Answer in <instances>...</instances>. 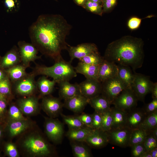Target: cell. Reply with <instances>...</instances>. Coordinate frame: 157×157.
I'll return each instance as SVG.
<instances>
[{
    "mask_svg": "<svg viewBox=\"0 0 157 157\" xmlns=\"http://www.w3.org/2000/svg\"><path fill=\"white\" fill-rule=\"evenodd\" d=\"M72 27L60 15H42L30 27L29 35L38 51L55 62L63 59L61 53L69 45L65 40Z\"/></svg>",
    "mask_w": 157,
    "mask_h": 157,
    "instance_id": "obj_1",
    "label": "cell"
},
{
    "mask_svg": "<svg viewBox=\"0 0 157 157\" xmlns=\"http://www.w3.org/2000/svg\"><path fill=\"white\" fill-rule=\"evenodd\" d=\"M143 45L141 39L125 36L109 44L103 57L108 61L128 66L134 72L142 66Z\"/></svg>",
    "mask_w": 157,
    "mask_h": 157,
    "instance_id": "obj_2",
    "label": "cell"
},
{
    "mask_svg": "<svg viewBox=\"0 0 157 157\" xmlns=\"http://www.w3.org/2000/svg\"><path fill=\"white\" fill-rule=\"evenodd\" d=\"M20 146L27 155L31 157H49L56 154L53 146L38 133L25 135L21 139Z\"/></svg>",
    "mask_w": 157,
    "mask_h": 157,
    "instance_id": "obj_3",
    "label": "cell"
},
{
    "mask_svg": "<svg viewBox=\"0 0 157 157\" xmlns=\"http://www.w3.org/2000/svg\"><path fill=\"white\" fill-rule=\"evenodd\" d=\"M32 73L35 76L41 75L51 77L58 83L62 81H69L77 76L71 62L63 58L50 67L37 65Z\"/></svg>",
    "mask_w": 157,
    "mask_h": 157,
    "instance_id": "obj_4",
    "label": "cell"
},
{
    "mask_svg": "<svg viewBox=\"0 0 157 157\" xmlns=\"http://www.w3.org/2000/svg\"><path fill=\"white\" fill-rule=\"evenodd\" d=\"M101 94L112 104L121 92L128 88L117 76L107 79L101 83Z\"/></svg>",
    "mask_w": 157,
    "mask_h": 157,
    "instance_id": "obj_5",
    "label": "cell"
},
{
    "mask_svg": "<svg viewBox=\"0 0 157 157\" xmlns=\"http://www.w3.org/2000/svg\"><path fill=\"white\" fill-rule=\"evenodd\" d=\"M153 82L150 76L134 72V78L131 89L136 95L138 100L144 102L146 95L151 93Z\"/></svg>",
    "mask_w": 157,
    "mask_h": 157,
    "instance_id": "obj_6",
    "label": "cell"
},
{
    "mask_svg": "<svg viewBox=\"0 0 157 157\" xmlns=\"http://www.w3.org/2000/svg\"><path fill=\"white\" fill-rule=\"evenodd\" d=\"M138 99L131 88H126L123 90L113 101L114 107L128 112L136 108Z\"/></svg>",
    "mask_w": 157,
    "mask_h": 157,
    "instance_id": "obj_7",
    "label": "cell"
},
{
    "mask_svg": "<svg viewBox=\"0 0 157 157\" xmlns=\"http://www.w3.org/2000/svg\"><path fill=\"white\" fill-rule=\"evenodd\" d=\"M45 133L53 142L59 144L61 142L64 133L63 124L57 119L45 117L44 124Z\"/></svg>",
    "mask_w": 157,
    "mask_h": 157,
    "instance_id": "obj_8",
    "label": "cell"
},
{
    "mask_svg": "<svg viewBox=\"0 0 157 157\" xmlns=\"http://www.w3.org/2000/svg\"><path fill=\"white\" fill-rule=\"evenodd\" d=\"M131 131L125 126L107 131L109 143L122 148L129 147Z\"/></svg>",
    "mask_w": 157,
    "mask_h": 157,
    "instance_id": "obj_9",
    "label": "cell"
},
{
    "mask_svg": "<svg viewBox=\"0 0 157 157\" xmlns=\"http://www.w3.org/2000/svg\"><path fill=\"white\" fill-rule=\"evenodd\" d=\"M18 45L22 64L26 68L29 67L31 62L41 58L38 56V49L32 43L20 41L18 42Z\"/></svg>",
    "mask_w": 157,
    "mask_h": 157,
    "instance_id": "obj_10",
    "label": "cell"
},
{
    "mask_svg": "<svg viewBox=\"0 0 157 157\" xmlns=\"http://www.w3.org/2000/svg\"><path fill=\"white\" fill-rule=\"evenodd\" d=\"M35 76L31 72L15 83V88L16 92L23 96L32 95L38 89L35 80Z\"/></svg>",
    "mask_w": 157,
    "mask_h": 157,
    "instance_id": "obj_11",
    "label": "cell"
},
{
    "mask_svg": "<svg viewBox=\"0 0 157 157\" xmlns=\"http://www.w3.org/2000/svg\"><path fill=\"white\" fill-rule=\"evenodd\" d=\"M61 99L51 96H46L42 99L41 107L50 117L55 118L62 113L63 103Z\"/></svg>",
    "mask_w": 157,
    "mask_h": 157,
    "instance_id": "obj_12",
    "label": "cell"
},
{
    "mask_svg": "<svg viewBox=\"0 0 157 157\" xmlns=\"http://www.w3.org/2000/svg\"><path fill=\"white\" fill-rule=\"evenodd\" d=\"M79 85L81 94L88 99L101 94V83L97 79H86Z\"/></svg>",
    "mask_w": 157,
    "mask_h": 157,
    "instance_id": "obj_13",
    "label": "cell"
},
{
    "mask_svg": "<svg viewBox=\"0 0 157 157\" xmlns=\"http://www.w3.org/2000/svg\"><path fill=\"white\" fill-rule=\"evenodd\" d=\"M67 50L70 58L71 62L75 58L79 60L90 53L98 51L95 44L90 43L81 44L76 46L69 45Z\"/></svg>",
    "mask_w": 157,
    "mask_h": 157,
    "instance_id": "obj_14",
    "label": "cell"
},
{
    "mask_svg": "<svg viewBox=\"0 0 157 157\" xmlns=\"http://www.w3.org/2000/svg\"><path fill=\"white\" fill-rule=\"evenodd\" d=\"M90 147L94 149H101L109 143L106 132L101 129L94 130L83 142Z\"/></svg>",
    "mask_w": 157,
    "mask_h": 157,
    "instance_id": "obj_15",
    "label": "cell"
},
{
    "mask_svg": "<svg viewBox=\"0 0 157 157\" xmlns=\"http://www.w3.org/2000/svg\"><path fill=\"white\" fill-rule=\"evenodd\" d=\"M17 106L23 114L26 115H33L39 110L38 99L32 95L19 99Z\"/></svg>",
    "mask_w": 157,
    "mask_h": 157,
    "instance_id": "obj_16",
    "label": "cell"
},
{
    "mask_svg": "<svg viewBox=\"0 0 157 157\" xmlns=\"http://www.w3.org/2000/svg\"><path fill=\"white\" fill-rule=\"evenodd\" d=\"M88 99L81 94L64 100L63 107L76 113L82 112L88 104Z\"/></svg>",
    "mask_w": 157,
    "mask_h": 157,
    "instance_id": "obj_17",
    "label": "cell"
},
{
    "mask_svg": "<svg viewBox=\"0 0 157 157\" xmlns=\"http://www.w3.org/2000/svg\"><path fill=\"white\" fill-rule=\"evenodd\" d=\"M118 68L117 64L104 60L99 66L97 79L100 82L117 75Z\"/></svg>",
    "mask_w": 157,
    "mask_h": 157,
    "instance_id": "obj_18",
    "label": "cell"
},
{
    "mask_svg": "<svg viewBox=\"0 0 157 157\" xmlns=\"http://www.w3.org/2000/svg\"><path fill=\"white\" fill-rule=\"evenodd\" d=\"M147 115L142 108H135L127 112L126 126L131 130L138 128Z\"/></svg>",
    "mask_w": 157,
    "mask_h": 157,
    "instance_id": "obj_19",
    "label": "cell"
},
{
    "mask_svg": "<svg viewBox=\"0 0 157 157\" xmlns=\"http://www.w3.org/2000/svg\"><path fill=\"white\" fill-rule=\"evenodd\" d=\"M59 95L60 99L64 100L81 94L79 84L71 83L69 81H62L58 83Z\"/></svg>",
    "mask_w": 157,
    "mask_h": 157,
    "instance_id": "obj_20",
    "label": "cell"
},
{
    "mask_svg": "<svg viewBox=\"0 0 157 157\" xmlns=\"http://www.w3.org/2000/svg\"><path fill=\"white\" fill-rule=\"evenodd\" d=\"M31 126V123L27 119L10 120L8 126L9 135L13 138L18 136L28 129Z\"/></svg>",
    "mask_w": 157,
    "mask_h": 157,
    "instance_id": "obj_21",
    "label": "cell"
},
{
    "mask_svg": "<svg viewBox=\"0 0 157 157\" xmlns=\"http://www.w3.org/2000/svg\"><path fill=\"white\" fill-rule=\"evenodd\" d=\"M19 53L16 46H14L2 58L1 66L2 68H9L21 62Z\"/></svg>",
    "mask_w": 157,
    "mask_h": 157,
    "instance_id": "obj_22",
    "label": "cell"
},
{
    "mask_svg": "<svg viewBox=\"0 0 157 157\" xmlns=\"http://www.w3.org/2000/svg\"><path fill=\"white\" fill-rule=\"evenodd\" d=\"M99 66L86 64L80 61L74 67L76 73L83 74L86 79H97Z\"/></svg>",
    "mask_w": 157,
    "mask_h": 157,
    "instance_id": "obj_23",
    "label": "cell"
},
{
    "mask_svg": "<svg viewBox=\"0 0 157 157\" xmlns=\"http://www.w3.org/2000/svg\"><path fill=\"white\" fill-rule=\"evenodd\" d=\"M118 68L117 76L128 88H131L134 78V72L129 66L117 64Z\"/></svg>",
    "mask_w": 157,
    "mask_h": 157,
    "instance_id": "obj_24",
    "label": "cell"
},
{
    "mask_svg": "<svg viewBox=\"0 0 157 157\" xmlns=\"http://www.w3.org/2000/svg\"><path fill=\"white\" fill-rule=\"evenodd\" d=\"M94 130L86 126L76 129H69L66 135L70 141L83 142Z\"/></svg>",
    "mask_w": 157,
    "mask_h": 157,
    "instance_id": "obj_25",
    "label": "cell"
},
{
    "mask_svg": "<svg viewBox=\"0 0 157 157\" xmlns=\"http://www.w3.org/2000/svg\"><path fill=\"white\" fill-rule=\"evenodd\" d=\"M88 104L95 111L100 113L109 110L111 105L108 100L101 94L88 99Z\"/></svg>",
    "mask_w": 157,
    "mask_h": 157,
    "instance_id": "obj_26",
    "label": "cell"
},
{
    "mask_svg": "<svg viewBox=\"0 0 157 157\" xmlns=\"http://www.w3.org/2000/svg\"><path fill=\"white\" fill-rule=\"evenodd\" d=\"M113 117L112 129L122 128L126 126L127 112L114 106L111 108Z\"/></svg>",
    "mask_w": 157,
    "mask_h": 157,
    "instance_id": "obj_27",
    "label": "cell"
},
{
    "mask_svg": "<svg viewBox=\"0 0 157 157\" xmlns=\"http://www.w3.org/2000/svg\"><path fill=\"white\" fill-rule=\"evenodd\" d=\"M56 83L54 80L51 81L44 76L40 77L37 81L36 84L40 95L44 97L51 94Z\"/></svg>",
    "mask_w": 157,
    "mask_h": 157,
    "instance_id": "obj_28",
    "label": "cell"
},
{
    "mask_svg": "<svg viewBox=\"0 0 157 157\" xmlns=\"http://www.w3.org/2000/svg\"><path fill=\"white\" fill-rule=\"evenodd\" d=\"M26 68L22 64L17 65L8 69L6 71L7 76L10 81L15 83L27 75Z\"/></svg>",
    "mask_w": 157,
    "mask_h": 157,
    "instance_id": "obj_29",
    "label": "cell"
},
{
    "mask_svg": "<svg viewBox=\"0 0 157 157\" xmlns=\"http://www.w3.org/2000/svg\"><path fill=\"white\" fill-rule=\"evenodd\" d=\"M73 155L75 157H91L92 155L90 149L82 143L83 142L70 141Z\"/></svg>",
    "mask_w": 157,
    "mask_h": 157,
    "instance_id": "obj_30",
    "label": "cell"
},
{
    "mask_svg": "<svg viewBox=\"0 0 157 157\" xmlns=\"http://www.w3.org/2000/svg\"><path fill=\"white\" fill-rule=\"evenodd\" d=\"M156 127H157V111L147 115L138 128L142 129L147 133Z\"/></svg>",
    "mask_w": 157,
    "mask_h": 157,
    "instance_id": "obj_31",
    "label": "cell"
},
{
    "mask_svg": "<svg viewBox=\"0 0 157 157\" xmlns=\"http://www.w3.org/2000/svg\"><path fill=\"white\" fill-rule=\"evenodd\" d=\"M147 133L145 130L140 128L132 130L129 143V147L143 143Z\"/></svg>",
    "mask_w": 157,
    "mask_h": 157,
    "instance_id": "obj_32",
    "label": "cell"
},
{
    "mask_svg": "<svg viewBox=\"0 0 157 157\" xmlns=\"http://www.w3.org/2000/svg\"><path fill=\"white\" fill-rule=\"evenodd\" d=\"M64 123L69 129H76L85 126L81 121L79 115H66L62 113L60 114Z\"/></svg>",
    "mask_w": 157,
    "mask_h": 157,
    "instance_id": "obj_33",
    "label": "cell"
},
{
    "mask_svg": "<svg viewBox=\"0 0 157 157\" xmlns=\"http://www.w3.org/2000/svg\"><path fill=\"white\" fill-rule=\"evenodd\" d=\"M104 59L98 51L90 53L79 59V61L90 65L99 66Z\"/></svg>",
    "mask_w": 157,
    "mask_h": 157,
    "instance_id": "obj_34",
    "label": "cell"
},
{
    "mask_svg": "<svg viewBox=\"0 0 157 157\" xmlns=\"http://www.w3.org/2000/svg\"><path fill=\"white\" fill-rule=\"evenodd\" d=\"M101 113L102 124L100 129L106 132L110 131L112 129L113 122L111 108L109 110Z\"/></svg>",
    "mask_w": 157,
    "mask_h": 157,
    "instance_id": "obj_35",
    "label": "cell"
},
{
    "mask_svg": "<svg viewBox=\"0 0 157 157\" xmlns=\"http://www.w3.org/2000/svg\"><path fill=\"white\" fill-rule=\"evenodd\" d=\"M83 7L87 11L100 15L103 13L102 6L99 3L87 0Z\"/></svg>",
    "mask_w": 157,
    "mask_h": 157,
    "instance_id": "obj_36",
    "label": "cell"
},
{
    "mask_svg": "<svg viewBox=\"0 0 157 157\" xmlns=\"http://www.w3.org/2000/svg\"><path fill=\"white\" fill-rule=\"evenodd\" d=\"M8 114L10 120H16L27 119L23 114L18 106L13 104L10 107Z\"/></svg>",
    "mask_w": 157,
    "mask_h": 157,
    "instance_id": "obj_37",
    "label": "cell"
},
{
    "mask_svg": "<svg viewBox=\"0 0 157 157\" xmlns=\"http://www.w3.org/2000/svg\"><path fill=\"white\" fill-rule=\"evenodd\" d=\"M10 81L8 76L0 82V93L6 97L11 94Z\"/></svg>",
    "mask_w": 157,
    "mask_h": 157,
    "instance_id": "obj_38",
    "label": "cell"
},
{
    "mask_svg": "<svg viewBox=\"0 0 157 157\" xmlns=\"http://www.w3.org/2000/svg\"><path fill=\"white\" fill-rule=\"evenodd\" d=\"M143 143L147 151H150L157 147V139L151 132L147 133Z\"/></svg>",
    "mask_w": 157,
    "mask_h": 157,
    "instance_id": "obj_39",
    "label": "cell"
},
{
    "mask_svg": "<svg viewBox=\"0 0 157 157\" xmlns=\"http://www.w3.org/2000/svg\"><path fill=\"white\" fill-rule=\"evenodd\" d=\"M131 147V156L132 157H141L147 151L143 143L133 145Z\"/></svg>",
    "mask_w": 157,
    "mask_h": 157,
    "instance_id": "obj_40",
    "label": "cell"
},
{
    "mask_svg": "<svg viewBox=\"0 0 157 157\" xmlns=\"http://www.w3.org/2000/svg\"><path fill=\"white\" fill-rule=\"evenodd\" d=\"M5 151L6 154L10 157H18L19 153L16 146L13 143H7L5 146Z\"/></svg>",
    "mask_w": 157,
    "mask_h": 157,
    "instance_id": "obj_41",
    "label": "cell"
},
{
    "mask_svg": "<svg viewBox=\"0 0 157 157\" xmlns=\"http://www.w3.org/2000/svg\"><path fill=\"white\" fill-rule=\"evenodd\" d=\"M92 121L91 128L93 129H100L102 124V117L101 113L94 111L92 114Z\"/></svg>",
    "mask_w": 157,
    "mask_h": 157,
    "instance_id": "obj_42",
    "label": "cell"
},
{
    "mask_svg": "<svg viewBox=\"0 0 157 157\" xmlns=\"http://www.w3.org/2000/svg\"><path fill=\"white\" fill-rule=\"evenodd\" d=\"M147 115L157 111V99H153L152 101L145 104L142 108Z\"/></svg>",
    "mask_w": 157,
    "mask_h": 157,
    "instance_id": "obj_43",
    "label": "cell"
},
{
    "mask_svg": "<svg viewBox=\"0 0 157 157\" xmlns=\"http://www.w3.org/2000/svg\"><path fill=\"white\" fill-rule=\"evenodd\" d=\"M79 116L81 121L85 126L91 128L92 114L83 113L81 115H79Z\"/></svg>",
    "mask_w": 157,
    "mask_h": 157,
    "instance_id": "obj_44",
    "label": "cell"
},
{
    "mask_svg": "<svg viewBox=\"0 0 157 157\" xmlns=\"http://www.w3.org/2000/svg\"><path fill=\"white\" fill-rule=\"evenodd\" d=\"M142 19L137 17H132L128 21V26L131 30H134L138 28L140 26Z\"/></svg>",
    "mask_w": 157,
    "mask_h": 157,
    "instance_id": "obj_45",
    "label": "cell"
},
{
    "mask_svg": "<svg viewBox=\"0 0 157 157\" xmlns=\"http://www.w3.org/2000/svg\"><path fill=\"white\" fill-rule=\"evenodd\" d=\"M4 3L8 12L13 11L17 7V0H4Z\"/></svg>",
    "mask_w": 157,
    "mask_h": 157,
    "instance_id": "obj_46",
    "label": "cell"
},
{
    "mask_svg": "<svg viewBox=\"0 0 157 157\" xmlns=\"http://www.w3.org/2000/svg\"><path fill=\"white\" fill-rule=\"evenodd\" d=\"M116 0H102L103 12H106L111 9L116 3Z\"/></svg>",
    "mask_w": 157,
    "mask_h": 157,
    "instance_id": "obj_47",
    "label": "cell"
},
{
    "mask_svg": "<svg viewBox=\"0 0 157 157\" xmlns=\"http://www.w3.org/2000/svg\"><path fill=\"white\" fill-rule=\"evenodd\" d=\"M7 107V103L5 99L0 100V116L5 112Z\"/></svg>",
    "mask_w": 157,
    "mask_h": 157,
    "instance_id": "obj_48",
    "label": "cell"
},
{
    "mask_svg": "<svg viewBox=\"0 0 157 157\" xmlns=\"http://www.w3.org/2000/svg\"><path fill=\"white\" fill-rule=\"evenodd\" d=\"M152 97L153 99H157V83H153L151 89Z\"/></svg>",
    "mask_w": 157,
    "mask_h": 157,
    "instance_id": "obj_49",
    "label": "cell"
},
{
    "mask_svg": "<svg viewBox=\"0 0 157 157\" xmlns=\"http://www.w3.org/2000/svg\"><path fill=\"white\" fill-rule=\"evenodd\" d=\"M74 1L78 6L83 7L87 0H73Z\"/></svg>",
    "mask_w": 157,
    "mask_h": 157,
    "instance_id": "obj_50",
    "label": "cell"
},
{
    "mask_svg": "<svg viewBox=\"0 0 157 157\" xmlns=\"http://www.w3.org/2000/svg\"><path fill=\"white\" fill-rule=\"evenodd\" d=\"M149 151L151 157H157V147Z\"/></svg>",
    "mask_w": 157,
    "mask_h": 157,
    "instance_id": "obj_51",
    "label": "cell"
},
{
    "mask_svg": "<svg viewBox=\"0 0 157 157\" xmlns=\"http://www.w3.org/2000/svg\"><path fill=\"white\" fill-rule=\"evenodd\" d=\"M7 76L5 75L3 72L0 69V82Z\"/></svg>",
    "mask_w": 157,
    "mask_h": 157,
    "instance_id": "obj_52",
    "label": "cell"
},
{
    "mask_svg": "<svg viewBox=\"0 0 157 157\" xmlns=\"http://www.w3.org/2000/svg\"><path fill=\"white\" fill-rule=\"evenodd\" d=\"M141 157H151L149 151H147L141 156Z\"/></svg>",
    "mask_w": 157,
    "mask_h": 157,
    "instance_id": "obj_53",
    "label": "cell"
},
{
    "mask_svg": "<svg viewBox=\"0 0 157 157\" xmlns=\"http://www.w3.org/2000/svg\"><path fill=\"white\" fill-rule=\"evenodd\" d=\"M153 135L157 139V127H156L151 131Z\"/></svg>",
    "mask_w": 157,
    "mask_h": 157,
    "instance_id": "obj_54",
    "label": "cell"
},
{
    "mask_svg": "<svg viewBox=\"0 0 157 157\" xmlns=\"http://www.w3.org/2000/svg\"><path fill=\"white\" fill-rule=\"evenodd\" d=\"M6 97L4 95L0 93V100L3 99H5Z\"/></svg>",
    "mask_w": 157,
    "mask_h": 157,
    "instance_id": "obj_55",
    "label": "cell"
},
{
    "mask_svg": "<svg viewBox=\"0 0 157 157\" xmlns=\"http://www.w3.org/2000/svg\"><path fill=\"white\" fill-rule=\"evenodd\" d=\"M93 1L97 2L99 3L101 2H102V0H90Z\"/></svg>",
    "mask_w": 157,
    "mask_h": 157,
    "instance_id": "obj_56",
    "label": "cell"
},
{
    "mask_svg": "<svg viewBox=\"0 0 157 157\" xmlns=\"http://www.w3.org/2000/svg\"><path fill=\"white\" fill-rule=\"evenodd\" d=\"M2 131L1 129L0 128V139L1 138L2 135Z\"/></svg>",
    "mask_w": 157,
    "mask_h": 157,
    "instance_id": "obj_57",
    "label": "cell"
}]
</instances>
